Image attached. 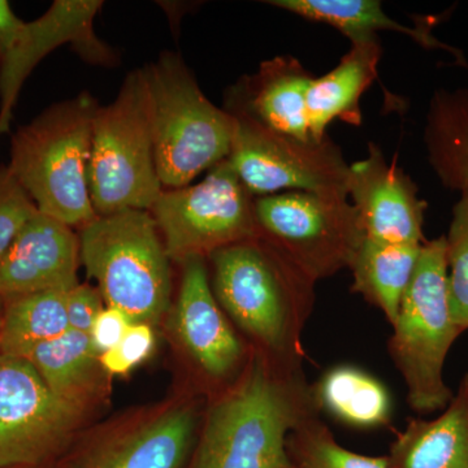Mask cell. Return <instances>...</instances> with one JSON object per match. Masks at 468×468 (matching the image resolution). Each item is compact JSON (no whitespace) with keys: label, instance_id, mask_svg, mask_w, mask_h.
<instances>
[{"label":"cell","instance_id":"4","mask_svg":"<svg viewBox=\"0 0 468 468\" xmlns=\"http://www.w3.org/2000/svg\"><path fill=\"white\" fill-rule=\"evenodd\" d=\"M80 255L104 304L132 323L158 325L172 306V272L149 211L124 209L80 229Z\"/></svg>","mask_w":468,"mask_h":468},{"label":"cell","instance_id":"27","mask_svg":"<svg viewBox=\"0 0 468 468\" xmlns=\"http://www.w3.org/2000/svg\"><path fill=\"white\" fill-rule=\"evenodd\" d=\"M460 194L445 241L449 304L462 334L468 329V189Z\"/></svg>","mask_w":468,"mask_h":468},{"label":"cell","instance_id":"33","mask_svg":"<svg viewBox=\"0 0 468 468\" xmlns=\"http://www.w3.org/2000/svg\"><path fill=\"white\" fill-rule=\"evenodd\" d=\"M3 307H5V301H3V298L0 297V326H2Z\"/></svg>","mask_w":468,"mask_h":468},{"label":"cell","instance_id":"14","mask_svg":"<svg viewBox=\"0 0 468 468\" xmlns=\"http://www.w3.org/2000/svg\"><path fill=\"white\" fill-rule=\"evenodd\" d=\"M100 0H57L41 17L26 23L14 51L0 63V124L8 125L11 111L27 76L37 64L64 45L89 63L112 66L115 55L94 32Z\"/></svg>","mask_w":468,"mask_h":468},{"label":"cell","instance_id":"17","mask_svg":"<svg viewBox=\"0 0 468 468\" xmlns=\"http://www.w3.org/2000/svg\"><path fill=\"white\" fill-rule=\"evenodd\" d=\"M314 79L297 58H270L255 75L229 89L226 110L246 113L280 133L315 141L307 122V92Z\"/></svg>","mask_w":468,"mask_h":468},{"label":"cell","instance_id":"29","mask_svg":"<svg viewBox=\"0 0 468 468\" xmlns=\"http://www.w3.org/2000/svg\"><path fill=\"white\" fill-rule=\"evenodd\" d=\"M155 343L154 326L133 323L116 347L101 354V368L110 378L124 377L149 358Z\"/></svg>","mask_w":468,"mask_h":468},{"label":"cell","instance_id":"9","mask_svg":"<svg viewBox=\"0 0 468 468\" xmlns=\"http://www.w3.org/2000/svg\"><path fill=\"white\" fill-rule=\"evenodd\" d=\"M258 236L314 282L349 268L366 239L349 197L285 192L255 198Z\"/></svg>","mask_w":468,"mask_h":468},{"label":"cell","instance_id":"26","mask_svg":"<svg viewBox=\"0 0 468 468\" xmlns=\"http://www.w3.org/2000/svg\"><path fill=\"white\" fill-rule=\"evenodd\" d=\"M286 446L292 468H389L387 455L369 457L341 446L320 417L295 428Z\"/></svg>","mask_w":468,"mask_h":468},{"label":"cell","instance_id":"21","mask_svg":"<svg viewBox=\"0 0 468 468\" xmlns=\"http://www.w3.org/2000/svg\"><path fill=\"white\" fill-rule=\"evenodd\" d=\"M427 160L446 189H468V89H437L423 133Z\"/></svg>","mask_w":468,"mask_h":468},{"label":"cell","instance_id":"25","mask_svg":"<svg viewBox=\"0 0 468 468\" xmlns=\"http://www.w3.org/2000/svg\"><path fill=\"white\" fill-rule=\"evenodd\" d=\"M67 292L45 291L5 298L0 326V354L26 359L39 345L69 328Z\"/></svg>","mask_w":468,"mask_h":468},{"label":"cell","instance_id":"11","mask_svg":"<svg viewBox=\"0 0 468 468\" xmlns=\"http://www.w3.org/2000/svg\"><path fill=\"white\" fill-rule=\"evenodd\" d=\"M227 111L234 119L227 160L254 198L285 192L349 197L350 165L331 138L320 143L300 140L239 111Z\"/></svg>","mask_w":468,"mask_h":468},{"label":"cell","instance_id":"1","mask_svg":"<svg viewBox=\"0 0 468 468\" xmlns=\"http://www.w3.org/2000/svg\"><path fill=\"white\" fill-rule=\"evenodd\" d=\"M319 415L303 366L252 349L237 380L208 399L186 468H292L289 436Z\"/></svg>","mask_w":468,"mask_h":468},{"label":"cell","instance_id":"3","mask_svg":"<svg viewBox=\"0 0 468 468\" xmlns=\"http://www.w3.org/2000/svg\"><path fill=\"white\" fill-rule=\"evenodd\" d=\"M98 109V101L81 92L18 128L11 143L9 171L38 211L79 229L98 217L89 187Z\"/></svg>","mask_w":468,"mask_h":468},{"label":"cell","instance_id":"12","mask_svg":"<svg viewBox=\"0 0 468 468\" xmlns=\"http://www.w3.org/2000/svg\"><path fill=\"white\" fill-rule=\"evenodd\" d=\"M88 417L55 396L27 359L0 354V468L52 466Z\"/></svg>","mask_w":468,"mask_h":468},{"label":"cell","instance_id":"34","mask_svg":"<svg viewBox=\"0 0 468 468\" xmlns=\"http://www.w3.org/2000/svg\"><path fill=\"white\" fill-rule=\"evenodd\" d=\"M5 468H55V464H52V466H39V467H5Z\"/></svg>","mask_w":468,"mask_h":468},{"label":"cell","instance_id":"6","mask_svg":"<svg viewBox=\"0 0 468 468\" xmlns=\"http://www.w3.org/2000/svg\"><path fill=\"white\" fill-rule=\"evenodd\" d=\"M392 325L388 349L408 388L410 408L420 415L443 411L454 397L443 365L461 335L449 304L445 236L421 246Z\"/></svg>","mask_w":468,"mask_h":468},{"label":"cell","instance_id":"10","mask_svg":"<svg viewBox=\"0 0 468 468\" xmlns=\"http://www.w3.org/2000/svg\"><path fill=\"white\" fill-rule=\"evenodd\" d=\"M255 198L228 160L209 169L198 184L165 189L150 214L169 260L184 263L233 243L258 237Z\"/></svg>","mask_w":468,"mask_h":468},{"label":"cell","instance_id":"2","mask_svg":"<svg viewBox=\"0 0 468 468\" xmlns=\"http://www.w3.org/2000/svg\"><path fill=\"white\" fill-rule=\"evenodd\" d=\"M208 261L212 292L252 349L303 366L302 335L316 282L260 236L220 249Z\"/></svg>","mask_w":468,"mask_h":468},{"label":"cell","instance_id":"28","mask_svg":"<svg viewBox=\"0 0 468 468\" xmlns=\"http://www.w3.org/2000/svg\"><path fill=\"white\" fill-rule=\"evenodd\" d=\"M37 212L36 203L8 165H0V261Z\"/></svg>","mask_w":468,"mask_h":468},{"label":"cell","instance_id":"18","mask_svg":"<svg viewBox=\"0 0 468 468\" xmlns=\"http://www.w3.org/2000/svg\"><path fill=\"white\" fill-rule=\"evenodd\" d=\"M55 396L90 415L106 402L110 377L101 368L90 335L68 329L26 358Z\"/></svg>","mask_w":468,"mask_h":468},{"label":"cell","instance_id":"7","mask_svg":"<svg viewBox=\"0 0 468 468\" xmlns=\"http://www.w3.org/2000/svg\"><path fill=\"white\" fill-rule=\"evenodd\" d=\"M89 187L98 217L124 209L150 211L165 190L156 168L143 68L129 73L116 100L95 113Z\"/></svg>","mask_w":468,"mask_h":468},{"label":"cell","instance_id":"31","mask_svg":"<svg viewBox=\"0 0 468 468\" xmlns=\"http://www.w3.org/2000/svg\"><path fill=\"white\" fill-rule=\"evenodd\" d=\"M132 324L133 323L122 311L104 307L89 334L98 354L101 356L116 347Z\"/></svg>","mask_w":468,"mask_h":468},{"label":"cell","instance_id":"5","mask_svg":"<svg viewBox=\"0 0 468 468\" xmlns=\"http://www.w3.org/2000/svg\"><path fill=\"white\" fill-rule=\"evenodd\" d=\"M143 69L160 183L163 189L187 186L229 156L233 116L203 94L177 52H163Z\"/></svg>","mask_w":468,"mask_h":468},{"label":"cell","instance_id":"24","mask_svg":"<svg viewBox=\"0 0 468 468\" xmlns=\"http://www.w3.org/2000/svg\"><path fill=\"white\" fill-rule=\"evenodd\" d=\"M320 412L360 430H374L390 423L392 399L378 378L356 366L328 369L313 384Z\"/></svg>","mask_w":468,"mask_h":468},{"label":"cell","instance_id":"22","mask_svg":"<svg viewBox=\"0 0 468 468\" xmlns=\"http://www.w3.org/2000/svg\"><path fill=\"white\" fill-rule=\"evenodd\" d=\"M266 3L314 23L335 27L351 43L378 38V32L402 33L423 48L451 52L460 63L467 66L460 50L440 42L427 27H409L392 20L378 0H271Z\"/></svg>","mask_w":468,"mask_h":468},{"label":"cell","instance_id":"32","mask_svg":"<svg viewBox=\"0 0 468 468\" xmlns=\"http://www.w3.org/2000/svg\"><path fill=\"white\" fill-rule=\"evenodd\" d=\"M26 26L12 11L7 0H0V63L9 57Z\"/></svg>","mask_w":468,"mask_h":468},{"label":"cell","instance_id":"20","mask_svg":"<svg viewBox=\"0 0 468 468\" xmlns=\"http://www.w3.org/2000/svg\"><path fill=\"white\" fill-rule=\"evenodd\" d=\"M387 460L389 468H468V374L440 417L409 419Z\"/></svg>","mask_w":468,"mask_h":468},{"label":"cell","instance_id":"8","mask_svg":"<svg viewBox=\"0 0 468 468\" xmlns=\"http://www.w3.org/2000/svg\"><path fill=\"white\" fill-rule=\"evenodd\" d=\"M202 402L198 394L184 393L85 428L55 468H186Z\"/></svg>","mask_w":468,"mask_h":468},{"label":"cell","instance_id":"35","mask_svg":"<svg viewBox=\"0 0 468 468\" xmlns=\"http://www.w3.org/2000/svg\"><path fill=\"white\" fill-rule=\"evenodd\" d=\"M2 133H3V132H2V131H0V134H2Z\"/></svg>","mask_w":468,"mask_h":468},{"label":"cell","instance_id":"30","mask_svg":"<svg viewBox=\"0 0 468 468\" xmlns=\"http://www.w3.org/2000/svg\"><path fill=\"white\" fill-rule=\"evenodd\" d=\"M106 307L98 288L79 284L67 292V315L69 328L90 334L95 320Z\"/></svg>","mask_w":468,"mask_h":468},{"label":"cell","instance_id":"23","mask_svg":"<svg viewBox=\"0 0 468 468\" xmlns=\"http://www.w3.org/2000/svg\"><path fill=\"white\" fill-rule=\"evenodd\" d=\"M421 246L392 245L366 237L351 261V291L377 306L390 324L399 315Z\"/></svg>","mask_w":468,"mask_h":468},{"label":"cell","instance_id":"13","mask_svg":"<svg viewBox=\"0 0 468 468\" xmlns=\"http://www.w3.org/2000/svg\"><path fill=\"white\" fill-rule=\"evenodd\" d=\"M180 289L171 314L178 344L212 389H226L248 365L252 347L234 328L212 292L207 260L181 263ZM209 397V399H211Z\"/></svg>","mask_w":468,"mask_h":468},{"label":"cell","instance_id":"16","mask_svg":"<svg viewBox=\"0 0 468 468\" xmlns=\"http://www.w3.org/2000/svg\"><path fill=\"white\" fill-rule=\"evenodd\" d=\"M80 237L72 227L37 212L0 261V297L64 291L79 285Z\"/></svg>","mask_w":468,"mask_h":468},{"label":"cell","instance_id":"15","mask_svg":"<svg viewBox=\"0 0 468 468\" xmlns=\"http://www.w3.org/2000/svg\"><path fill=\"white\" fill-rule=\"evenodd\" d=\"M347 192L367 239L392 245L421 246L427 202L414 181L385 158L377 144L367 158L350 165Z\"/></svg>","mask_w":468,"mask_h":468},{"label":"cell","instance_id":"19","mask_svg":"<svg viewBox=\"0 0 468 468\" xmlns=\"http://www.w3.org/2000/svg\"><path fill=\"white\" fill-rule=\"evenodd\" d=\"M381 55L378 38L353 42L331 72L314 79L307 92V122L314 140L320 143L328 137L326 128L335 119L362 124L360 100L378 79Z\"/></svg>","mask_w":468,"mask_h":468}]
</instances>
